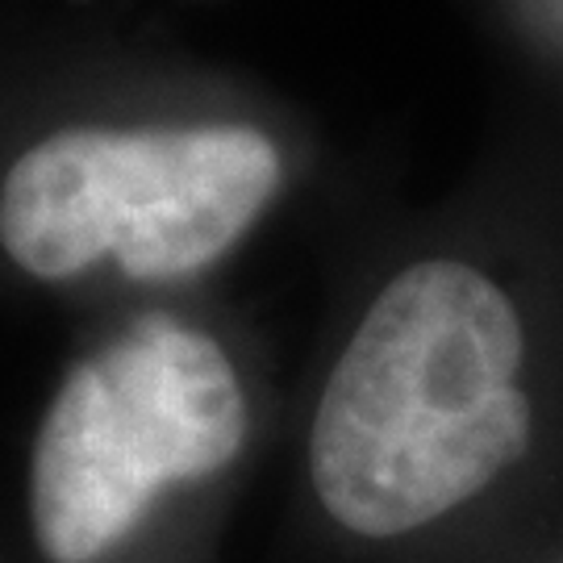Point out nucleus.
I'll return each mask as SVG.
<instances>
[{"label":"nucleus","mask_w":563,"mask_h":563,"mask_svg":"<svg viewBox=\"0 0 563 563\" xmlns=\"http://www.w3.org/2000/svg\"><path fill=\"white\" fill-rule=\"evenodd\" d=\"M522 322L455 260L405 267L325 380L309 439L325 514L393 539L472 501L530 446Z\"/></svg>","instance_id":"f257e3e1"},{"label":"nucleus","mask_w":563,"mask_h":563,"mask_svg":"<svg viewBox=\"0 0 563 563\" xmlns=\"http://www.w3.org/2000/svg\"><path fill=\"white\" fill-rule=\"evenodd\" d=\"M246 401L218 342L146 313L76 363L42 418L30 463L34 543L51 563H97L167 484L230 467Z\"/></svg>","instance_id":"7ed1b4c3"},{"label":"nucleus","mask_w":563,"mask_h":563,"mask_svg":"<svg viewBox=\"0 0 563 563\" xmlns=\"http://www.w3.org/2000/svg\"><path fill=\"white\" fill-rule=\"evenodd\" d=\"M276 184L280 151L251 125L59 130L0 184V246L38 280L104 255L134 280H172L225 255Z\"/></svg>","instance_id":"f03ea898"}]
</instances>
